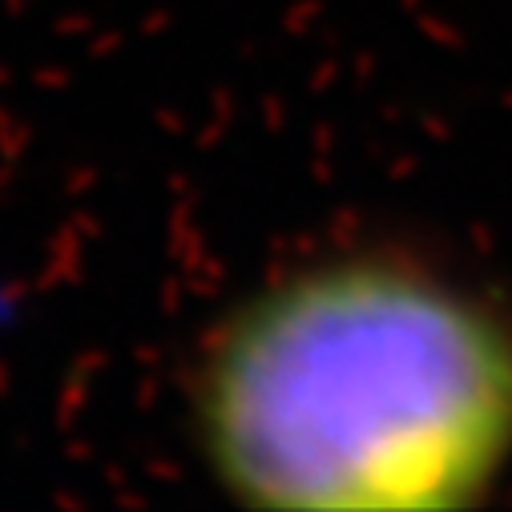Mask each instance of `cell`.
Segmentation results:
<instances>
[{
    "mask_svg": "<svg viewBox=\"0 0 512 512\" xmlns=\"http://www.w3.org/2000/svg\"><path fill=\"white\" fill-rule=\"evenodd\" d=\"M218 488L259 512H444L512 472V303L404 246L246 291L190 371Z\"/></svg>",
    "mask_w": 512,
    "mask_h": 512,
    "instance_id": "6da1fadb",
    "label": "cell"
}]
</instances>
